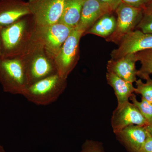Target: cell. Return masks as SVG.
<instances>
[{
	"instance_id": "1",
	"label": "cell",
	"mask_w": 152,
	"mask_h": 152,
	"mask_svg": "<svg viewBox=\"0 0 152 152\" xmlns=\"http://www.w3.org/2000/svg\"><path fill=\"white\" fill-rule=\"evenodd\" d=\"M35 27L32 16L28 15L0 29L3 58L23 56L32 42Z\"/></svg>"
},
{
	"instance_id": "2",
	"label": "cell",
	"mask_w": 152,
	"mask_h": 152,
	"mask_svg": "<svg viewBox=\"0 0 152 152\" xmlns=\"http://www.w3.org/2000/svg\"><path fill=\"white\" fill-rule=\"evenodd\" d=\"M23 56L28 86L58 73L54 58L40 44L33 41Z\"/></svg>"
},
{
	"instance_id": "3",
	"label": "cell",
	"mask_w": 152,
	"mask_h": 152,
	"mask_svg": "<svg viewBox=\"0 0 152 152\" xmlns=\"http://www.w3.org/2000/svg\"><path fill=\"white\" fill-rule=\"evenodd\" d=\"M0 83L5 92L23 96L28 87L23 56L0 60Z\"/></svg>"
},
{
	"instance_id": "4",
	"label": "cell",
	"mask_w": 152,
	"mask_h": 152,
	"mask_svg": "<svg viewBox=\"0 0 152 152\" xmlns=\"http://www.w3.org/2000/svg\"><path fill=\"white\" fill-rule=\"evenodd\" d=\"M67 86V80L57 73L30 85L23 96L37 105H48L58 99Z\"/></svg>"
},
{
	"instance_id": "5",
	"label": "cell",
	"mask_w": 152,
	"mask_h": 152,
	"mask_svg": "<svg viewBox=\"0 0 152 152\" xmlns=\"http://www.w3.org/2000/svg\"><path fill=\"white\" fill-rule=\"evenodd\" d=\"M84 32L75 28L63 44L54 58L57 73L67 80L75 67L80 58V42Z\"/></svg>"
},
{
	"instance_id": "6",
	"label": "cell",
	"mask_w": 152,
	"mask_h": 152,
	"mask_svg": "<svg viewBox=\"0 0 152 152\" xmlns=\"http://www.w3.org/2000/svg\"><path fill=\"white\" fill-rule=\"evenodd\" d=\"M73 29L60 23L42 26H36L33 41L42 45L55 58Z\"/></svg>"
},
{
	"instance_id": "7",
	"label": "cell",
	"mask_w": 152,
	"mask_h": 152,
	"mask_svg": "<svg viewBox=\"0 0 152 152\" xmlns=\"http://www.w3.org/2000/svg\"><path fill=\"white\" fill-rule=\"evenodd\" d=\"M115 12L117 16L115 29L106 41L119 45L125 36L136 28L141 20L144 11L121 2Z\"/></svg>"
},
{
	"instance_id": "8",
	"label": "cell",
	"mask_w": 152,
	"mask_h": 152,
	"mask_svg": "<svg viewBox=\"0 0 152 152\" xmlns=\"http://www.w3.org/2000/svg\"><path fill=\"white\" fill-rule=\"evenodd\" d=\"M65 0H28L31 15L36 26H42L59 23Z\"/></svg>"
},
{
	"instance_id": "9",
	"label": "cell",
	"mask_w": 152,
	"mask_h": 152,
	"mask_svg": "<svg viewBox=\"0 0 152 152\" xmlns=\"http://www.w3.org/2000/svg\"><path fill=\"white\" fill-rule=\"evenodd\" d=\"M118 45L111 53L113 59L152 49V34L145 33L138 29L134 30L125 36Z\"/></svg>"
},
{
	"instance_id": "10",
	"label": "cell",
	"mask_w": 152,
	"mask_h": 152,
	"mask_svg": "<svg viewBox=\"0 0 152 152\" xmlns=\"http://www.w3.org/2000/svg\"><path fill=\"white\" fill-rule=\"evenodd\" d=\"M111 124L115 134L130 125L145 126L148 125L137 108L129 102L117 106L113 113Z\"/></svg>"
},
{
	"instance_id": "11",
	"label": "cell",
	"mask_w": 152,
	"mask_h": 152,
	"mask_svg": "<svg viewBox=\"0 0 152 152\" xmlns=\"http://www.w3.org/2000/svg\"><path fill=\"white\" fill-rule=\"evenodd\" d=\"M113 12L110 6L99 0H85L80 20L76 28L85 33L102 17Z\"/></svg>"
},
{
	"instance_id": "12",
	"label": "cell",
	"mask_w": 152,
	"mask_h": 152,
	"mask_svg": "<svg viewBox=\"0 0 152 152\" xmlns=\"http://www.w3.org/2000/svg\"><path fill=\"white\" fill-rule=\"evenodd\" d=\"M28 15H31L28 1L23 0H0V29Z\"/></svg>"
},
{
	"instance_id": "13",
	"label": "cell",
	"mask_w": 152,
	"mask_h": 152,
	"mask_svg": "<svg viewBox=\"0 0 152 152\" xmlns=\"http://www.w3.org/2000/svg\"><path fill=\"white\" fill-rule=\"evenodd\" d=\"M137 61L135 54L127 55L118 59H111L107 64V72L115 74L133 83L137 80V70L136 67Z\"/></svg>"
},
{
	"instance_id": "14",
	"label": "cell",
	"mask_w": 152,
	"mask_h": 152,
	"mask_svg": "<svg viewBox=\"0 0 152 152\" xmlns=\"http://www.w3.org/2000/svg\"><path fill=\"white\" fill-rule=\"evenodd\" d=\"M132 152H139L148 137L146 126L132 125L116 134Z\"/></svg>"
},
{
	"instance_id": "15",
	"label": "cell",
	"mask_w": 152,
	"mask_h": 152,
	"mask_svg": "<svg viewBox=\"0 0 152 152\" xmlns=\"http://www.w3.org/2000/svg\"><path fill=\"white\" fill-rule=\"evenodd\" d=\"M106 78L108 84L113 88L118 100V106L129 102L135 89L132 83L108 72L106 74Z\"/></svg>"
},
{
	"instance_id": "16",
	"label": "cell",
	"mask_w": 152,
	"mask_h": 152,
	"mask_svg": "<svg viewBox=\"0 0 152 152\" xmlns=\"http://www.w3.org/2000/svg\"><path fill=\"white\" fill-rule=\"evenodd\" d=\"M85 0H65L64 9L59 23L69 27H77L80 20Z\"/></svg>"
},
{
	"instance_id": "17",
	"label": "cell",
	"mask_w": 152,
	"mask_h": 152,
	"mask_svg": "<svg viewBox=\"0 0 152 152\" xmlns=\"http://www.w3.org/2000/svg\"><path fill=\"white\" fill-rule=\"evenodd\" d=\"M116 24L117 20L115 16L112 14H107L98 20L86 31L83 36L91 34L106 39L114 33Z\"/></svg>"
},
{
	"instance_id": "18",
	"label": "cell",
	"mask_w": 152,
	"mask_h": 152,
	"mask_svg": "<svg viewBox=\"0 0 152 152\" xmlns=\"http://www.w3.org/2000/svg\"><path fill=\"white\" fill-rule=\"evenodd\" d=\"M135 54L137 61L141 64L140 69L137 70V76L145 80L152 74V49L138 52Z\"/></svg>"
},
{
	"instance_id": "19",
	"label": "cell",
	"mask_w": 152,
	"mask_h": 152,
	"mask_svg": "<svg viewBox=\"0 0 152 152\" xmlns=\"http://www.w3.org/2000/svg\"><path fill=\"white\" fill-rule=\"evenodd\" d=\"M129 99L146 120L148 125L152 124V104L142 97L141 101L139 102L134 94Z\"/></svg>"
},
{
	"instance_id": "20",
	"label": "cell",
	"mask_w": 152,
	"mask_h": 152,
	"mask_svg": "<svg viewBox=\"0 0 152 152\" xmlns=\"http://www.w3.org/2000/svg\"><path fill=\"white\" fill-rule=\"evenodd\" d=\"M145 80L146 83H143L141 79L136 81L134 92L141 95L142 97L152 104V80L149 77Z\"/></svg>"
},
{
	"instance_id": "21",
	"label": "cell",
	"mask_w": 152,
	"mask_h": 152,
	"mask_svg": "<svg viewBox=\"0 0 152 152\" xmlns=\"http://www.w3.org/2000/svg\"><path fill=\"white\" fill-rule=\"evenodd\" d=\"M136 28L143 32L152 34V12H144L141 20Z\"/></svg>"
},
{
	"instance_id": "22",
	"label": "cell",
	"mask_w": 152,
	"mask_h": 152,
	"mask_svg": "<svg viewBox=\"0 0 152 152\" xmlns=\"http://www.w3.org/2000/svg\"><path fill=\"white\" fill-rule=\"evenodd\" d=\"M151 0H121L122 2L137 8H145Z\"/></svg>"
},
{
	"instance_id": "23",
	"label": "cell",
	"mask_w": 152,
	"mask_h": 152,
	"mask_svg": "<svg viewBox=\"0 0 152 152\" xmlns=\"http://www.w3.org/2000/svg\"><path fill=\"white\" fill-rule=\"evenodd\" d=\"M80 152H102L98 145L91 142H87Z\"/></svg>"
},
{
	"instance_id": "24",
	"label": "cell",
	"mask_w": 152,
	"mask_h": 152,
	"mask_svg": "<svg viewBox=\"0 0 152 152\" xmlns=\"http://www.w3.org/2000/svg\"><path fill=\"white\" fill-rule=\"evenodd\" d=\"M139 152H152V136L148 132L146 140Z\"/></svg>"
},
{
	"instance_id": "25",
	"label": "cell",
	"mask_w": 152,
	"mask_h": 152,
	"mask_svg": "<svg viewBox=\"0 0 152 152\" xmlns=\"http://www.w3.org/2000/svg\"><path fill=\"white\" fill-rule=\"evenodd\" d=\"M110 6L115 12L118 7L122 2L121 0H99Z\"/></svg>"
},
{
	"instance_id": "26",
	"label": "cell",
	"mask_w": 152,
	"mask_h": 152,
	"mask_svg": "<svg viewBox=\"0 0 152 152\" xmlns=\"http://www.w3.org/2000/svg\"><path fill=\"white\" fill-rule=\"evenodd\" d=\"M144 12H152V0L148 4L147 6L145 8L144 10Z\"/></svg>"
},
{
	"instance_id": "27",
	"label": "cell",
	"mask_w": 152,
	"mask_h": 152,
	"mask_svg": "<svg viewBox=\"0 0 152 152\" xmlns=\"http://www.w3.org/2000/svg\"><path fill=\"white\" fill-rule=\"evenodd\" d=\"M3 59L2 46L1 40L0 37V60Z\"/></svg>"
},
{
	"instance_id": "28",
	"label": "cell",
	"mask_w": 152,
	"mask_h": 152,
	"mask_svg": "<svg viewBox=\"0 0 152 152\" xmlns=\"http://www.w3.org/2000/svg\"><path fill=\"white\" fill-rule=\"evenodd\" d=\"M146 129L148 132L152 136V124L146 126Z\"/></svg>"
},
{
	"instance_id": "29",
	"label": "cell",
	"mask_w": 152,
	"mask_h": 152,
	"mask_svg": "<svg viewBox=\"0 0 152 152\" xmlns=\"http://www.w3.org/2000/svg\"><path fill=\"white\" fill-rule=\"evenodd\" d=\"M0 152H6L5 151L4 149V148L1 146L0 147Z\"/></svg>"
},
{
	"instance_id": "30",
	"label": "cell",
	"mask_w": 152,
	"mask_h": 152,
	"mask_svg": "<svg viewBox=\"0 0 152 152\" xmlns=\"http://www.w3.org/2000/svg\"><path fill=\"white\" fill-rule=\"evenodd\" d=\"M1 147V145H0V147Z\"/></svg>"
}]
</instances>
